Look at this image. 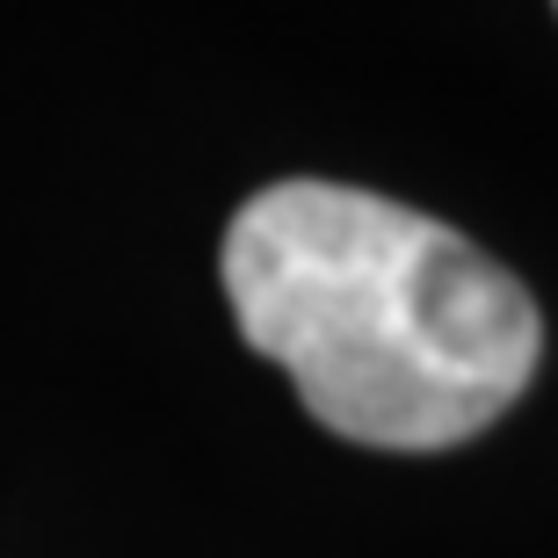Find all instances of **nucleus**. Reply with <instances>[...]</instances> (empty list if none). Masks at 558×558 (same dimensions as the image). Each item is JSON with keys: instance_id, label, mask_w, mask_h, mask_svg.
I'll return each mask as SVG.
<instances>
[{"instance_id": "obj_1", "label": "nucleus", "mask_w": 558, "mask_h": 558, "mask_svg": "<svg viewBox=\"0 0 558 558\" xmlns=\"http://www.w3.org/2000/svg\"><path fill=\"white\" fill-rule=\"evenodd\" d=\"M226 298L319 428L450 450L537 377V298L428 210L349 182H276L232 210Z\"/></svg>"}]
</instances>
